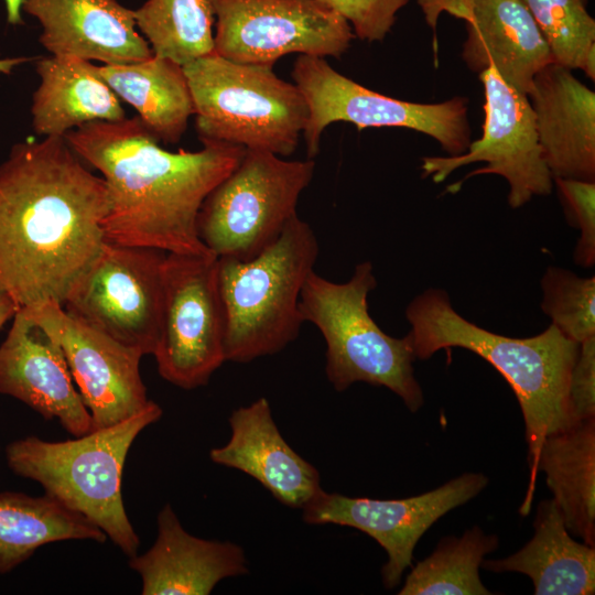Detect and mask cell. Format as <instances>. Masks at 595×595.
Masks as SVG:
<instances>
[{"instance_id":"cell-22","label":"cell","mask_w":595,"mask_h":595,"mask_svg":"<svg viewBox=\"0 0 595 595\" xmlns=\"http://www.w3.org/2000/svg\"><path fill=\"white\" fill-rule=\"evenodd\" d=\"M36 73L40 84L31 105L32 127L36 134L64 137L90 122L126 118L121 100L91 62L51 55L40 58Z\"/></svg>"},{"instance_id":"cell-14","label":"cell","mask_w":595,"mask_h":595,"mask_svg":"<svg viewBox=\"0 0 595 595\" xmlns=\"http://www.w3.org/2000/svg\"><path fill=\"white\" fill-rule=\"evenodd\" d=\"M488 484L482 473H465L428 493L403 499L347 497L321 489L302 509L311 524H338L358 529L387 552L381 569L387 589L396 587L412 566L421 537L441 517L468 502Z\"/></svg>"},{"instance_id":"cell-15","label":"cell","mask_w":595,"mask_h":595,"mask_svg":"<svg viewBox=\"0 0 595 595\" xmlns=\"http://www.w3.org/2000/svg\"><path fill=\"white\" fill-rule=\"evenodd\" d=\"M22 311L61 346L93 430L123 421L150 403L139 369L141 354L77 321L56 302Z\"/></svg>"},{"instance_id":"cell-27","label":"cell","mask_w":595,"mask_h":595,"mask_svg":"<svg viewBox=\"0 0 595 595\" xmlns=\"http://www.w3.org/2000/svg\"><path fill=\"white\" fill-rule=\"evenodd\" d=\"M495 534L479 527L462 537H445L435 550L416 563L405 577L399 595H489L482 583L479 567L485 555L498 548Z\"/></svg>"},{"instance_id":"cell-2","label":"cell","mask_w":595,"mask_h":595,"mask_svg":"<svg viewBox=\"0 0 595 595\" xmlns=\"http://www.w3.org/2000/svg\"><path fill=\"white\" fill-rule=\"evenodd\" d=\"M64 138L106 183L105 241L166 253H212L197 234L198 212L239 163L245 148L202 142L198 151L171 152L159 145L138 116L90 122Z\"/></svg>"},{"instance_id":"cell-36","label":"cell","mask_w":595,"mask_h":595,"mask_svg":"<svg viewBox=\"0 0 595 595\" xmlns=\"http://www.w3.org/2000/svg\"><path fill=\"white\" fill-rule=\"evenodd\" d=\"M7 11V21L12 25L23 24L22 6L24 0H3Z\"/></svg>"},{"instance_id":"cell-19","label":"cell","mask_w":595,"mask_h":595,"mask_svg":"<svg viewBox=\"0 0 595 595\" xmlns=\"http://www.w3.org/2000/svg\"><path fill=\"white\" fill-rule=\"evenodd\" d=\"M543 160L553 178L595 181V93L556 63L527 95Z\"/></svg>"},{"instance_id":"cell-24","label":"cell","mask_w":595,"mask_h":595,"mask_svg":"<svg viewBox=\"0 0 595 595\" xmlns=\"http://www.w3.org/2000/svg\"><path fill=\"white\" fill-rule=\"evenodd\" d=\"M99 76L120 100L132 106L159 141L177 143L194 115L183 66L156 56L120 65L97 66Z\"/></svg>"},{"instance_id":"cell-11","label":"cell","mask_w":595,"mask_h":595,"mask_svg":"<svg viewBox=\"0 0 595 595\" xmlns=\"http://www.w3.org/2000/svg\"><path fill=\"white\" fill-rule=\"evenodd\" d=\"M215 255L166 253L159 338L160 376L182 389L205 386L225 359V312Z\"/></svg>"},{"instance_id":"cell-3","label":"cell","mask_w":595,"mask_h":595,"mask_svg":"<svg viewBox=\"0 0 595 595\" xmlns=\"http://www.w3.org/2000/svg\"><path fill=\"white\" fill-rule=\"evenodd\" d=\"M405 317L415 359L426 360L441 349L465 348L488 361L510 385L526 426L530 477L519 512L528 515L543 441L577 423L569 399V380L580 344L553 324L527 338L487 331L458 314L447 292L435 288L416 295L408 304Z\"/></svg>"},{"instance_id":"cell-1","label":"cell","mask_w":595,"mask_h":595,"mask_svg":"<svg viewBox=\"0 0 595 595\" xmlns=\"http://www.w3.org/2000/svg\"><path fill=\"white\" fill-rule=\"evenodd\" d=\"M107 186L64 137L28 138L0 163V289L19 310L62 305L99 252Z\"/></svg>"},{"instance_id":"cell-28","label":"cell","mask_w":595,"mask_h":595,"mask_svg":"<svg viewBox=\"0 0 595 595\" xmlns=\"http://www.w3.org/2000/svg\"><path fill=\"white\" fill-rule=\"evenodd\" d=\"M133 15L156 56L183 66L214 52L212 0H148Z\"/></svg>"},{"instance_id":"cell-9","label":"cell","mask_w":595,"mask_h":595,"mask_svg":"<svg viewBox=\"0 0 595 595\" xmlns=\"http://www.w3.org/2000/svg\"><path fill=\"white\" fill-rule=\"evenodd\" d=\"M291 76L309 108L303 130L307 159L320 152L326 127L336 121L358 129L394 127L434 138L450 155L464 153L470 141L468 99L454 97L422 104L388 97L335 71L325 57L300 54Z\"/></svg>"},{"instance_id":"cell-10","label":"cell","mask_w":595,"mask_h":595,"mask_svg":"<svg viewBox=\"0 0 595 595\" xmlns=\"http://www.w3.org/2000/svg\"><path fill=\"white\" fill-rule=\"evenodd\" d=\"M166 252L104 241L62 307L87 326L153 355L160 329Z\"/></svg>"},{"instance_id":"cell-20","label":"cell","mask_w":595,"mask_h":595,"mask_svg":"<svg viewBox=\"0 0 595 595\" xmlns=\"http://www.w3.org/2000/svg\"><path fill=\"white\" fill-rule=\"evenodd\" d=\"M229 423L228 443L209 452L214 463L251 476L292 508H303L322 489L318 470L282 437L264 397L236 409Z\"/></svg>"},{"instance_id":"cell-12","label":"cell","mask_w":595,"mask_h":595,"mask_svg":"<svg viewBox=\"0 0 595 595\" xmlns=\"http://www.w3.org/2000/svg\"><path fill=\"white\" fill-rule=\"evenodd\" d=\"M214 52L244 64L267 65L290 53L339 58L355 34L321 0H212Z\"/></svg>"},{"instance_id":"cell-23","label":"cell","mask_w":595,"mask_h":595,"mask_svg":"<svg viewBox=\"0 0 595 595\" xmlns=\"http://www.w3.org/2000/svg\"><path fill=\"white\" fill-rule=\"evenodd\" d=\"M532 539L516 553L485 560L480 567L529 576L536 595H589L595 592V547L570 536L559 506L542 500L537 509Z\"/></svg>"},{"instance_id":"cell-17","label":"cell","mask_w":595,"mask_h":595,"mask_svg":"<svg viewBox=\"0 0 595 595\" xmlns=\"http://www.w3.org/2000/svg\"><path fill=\"white\" fill-rule=\"evenodd\" d=\"M443 12L465 21L462 57L477 74L493 67L505 83L528 95L537 73L553 63L522 0H453Z\"/></svg>"},{"instance_id":"cell-30","label":"cell","mask_w":595,"mask_h":595,"mask_svg":"<svg viewBox=\"0 0 595 595\" xmlns=\"http://www.w3.org/2000/svg\"><path fill=\"white\" fill-rule=\"evenodd\" d=\"M541 309L569 339L581 344L595 336V278L549 267L542 279Z\"/></svg>"},{"instance_id":"cell-13","label":"cell","mask_w":595,"mask_h":595,"mask_svg":"<svg viewBox=\"0 0 595 595\" xmlns=\"http://www.w3.org/2000/svg\"><path fill=\"white\" fill-rule=\"evenodd\" d=\"M479 79L485 95V121L482 137L470 142L459 155L424 156V177L443 182L456 169L484 162L462 181L447 186L448 193L459 191L469 177L496 174L509 185L508 204L519 208L536 195H549L553 177L543 160L528 96L505 83L495 68L482 72Z\"/></svg>"},{"instance_id":"cell-25","label":"cell","mask_w":595,"mask_h":595,"mask_svg":"<svg viewBox=\"0 0 595 595\" xmlns=\"http://www.w3.org/2000/svg\"><path fill=\"white\" fill-rule=\"evenodd\" d=\"M538 472L574 536L595 547V418L545 437Z\"/></svg>"},{"instance_id":"cell-21","label":"cell","mask_w":595,"mask_h":595,"mask_svg":"<svg viewBox=\"0 0 595 595\" xmlns=\"http://www.w3.org/2000/svg\"><path fill=\"white\" fill-rule=\"evenodd\" d=\"M129 566L141 577L143 595H208L216 584L248 573L244 550L231 542L190 534L171 505L158 515V536Z\"/></svg>"},{"instance_id":"cell-29","label":"cell","mask_w":595,"mask_h":595,"mask_svg":"<svg viewBox=\"0 0 595 595\" xmlns=\"http://www.w3.org/2000/svg\"><path fill=\"white\" fill-rule=\"evenodd\" d=\"M542 36L553 62L571 71L582 69L595 78V20L588 0H522Z\"/></svg>"},{"instance_id":"cell-35","label":"cell","mask_w":595,"mask_h":595,"mask_svg":"<svg viewBox=\"0 0 595 595\" xmlns=\"http://www.w3.org/2000/svg\"><path fill=\"white\" fill-rule=\"evenodd\" d=\"M19 311L13 300L0 289V328Z\"/></svg>"},{"instance_id":"cell-16","label":"cell","mask_w":595,"mask_h":595,"mask_svg":"<svg viewBox=\"0 0 595 595\" xmlns=\"http://www.w3.org/2000/svg\"><path fill=\"white\" fill-rule=\"evenodd\" d=\"M0 345V393L11 396L71 434L93 430L58 343L22 310Z\"/></svg>"},{"instance_id":"cell-7","label":"cell","mask_w":595,"mask_h":595,"mask_svg":"<svg viewBox=\"0 0 595 595\" xmlns=\"http://www.w3.org/2000/svg\"><path fill=\"white\" fill-rule=\"evenodd\" d=\"M201 142L292 154L303 134L307 104L295 84L271 66L244 64L212 52L183 65Z\"/></svg>"},{"instance_id":"cell-26","label":"cell","mask_w":595,"mask_h":595,"mask_svg":"<svg viewBox=\"0 0 595 595\" xmlns=\"http://www.w3.org/2000/svg\"><path fill=\"white\" fill-rule=\"evenodd\" d=\"M106 539L97 526L46 494L0 493V574L12 571L45 544Z\"/></svg>"},{"instance_id":"cell-8","label":"cell","mask_w":595,"mask_h":595,"mask_svg":"<svg viewBox=\"0 0 595 595\" xmlns=\"http://www.w3.org/2000/svg\"><path fill=\"white\" fill-rule=\"evenodd\" d=\"M314 169L313 159L286 161L271 152L246 149L201 206L196 223L201 241L217 257L252 259L298 215L299 197Z\"/></svg>"},{"instance_id":"cell-37","label":"cell","mask_w":595,"mask_h":595,"mask_svg":"<svg viewBox=\"0 0 595 595\" xmlns=\"http://www.w3.org/2000/svg\"><path fill=\"white\" fill-rule=\"evenodd\" d=\"M32 61V58L26 56H14V57H0V73L4 75H10L13 69L20 66L23 63Z\"/></svg>"},{"instance_id":"cell-5","label":"cell","mask_w":595,"mask_h":595,"mask_svg":"<svg viewBox=\"0 0 595 595\" xmlns=\"http://www.w3.org/2000/svg\"><path fill=\"white\" fill-rule=\"evenodd\" d=\"M317 256L313 229L295 215L279 238L252 259L218 257L226 361L249 363L296 339L304 323L300 295Z\"/></svg>"},{"instance_id":"cell-6","label":"cell","mask_w":595,"mask_h":595,"mask_svg":"<svg viewBox=\"0 0 595 595\" xmlns=\"http://www.w3.org/2000/svg\"><path fill=\"white\" fill-rule=\"evenodd\" d=\"M376 285L369 261L358 263L343 283L313 270L301 291L300 312L326 342L325 372L335 390L344 391L358 381L386 387L414 413L424 397L414 376L410 336L392 337L372 320L368 294Z\"/></svg>"},{"instance_id":"cell-18","label":"cell","mask_w":595,"mask_h":595,"mask_svg":"<svg viewBox=\"0 0 595 595\" xmlns=\"http://www.w3.org/2000/svg\"><path fill=\"white\" fill-rule=\"evenodd\" d=\"M22 11L40 22L39 41L51 55L104 65L130 64L153 56L137 28L133 10L117 0H24Z\"/></svg>"},{"instance_id":"cell-34","label":"cell","mask_w":595,"mask_h":595,"mask_svg":"<svg viewBox=\"0 0 595 595\" xmlns=\"http://www.w3.org/2000/svg\"><path fill=\"white\" fill-rule=\"evenodd\" d=\"M453 0H418L426 23L435 30L437 20L444 8Z\"/></svg>"},{"instance_id":"cell-31","label":"cell","mask_w":595,"mask_h":595,"mask_svg":"<svg viewBox=\"0 0 595 595\" xmlns=\"http://www.w3.org/2000/svg\"><path fill=\"white\" fill-rule=\"evenodd\" d=\"M567 210L570 224L580 230L574 249L577 266L589 268L595 262V182L553 178Z\"/></svg>"},{"instance_id":"cell-32","label":"cell","mask_w":595,"mask_h":595,"mask_svg":"<svg viewBox=\"0 0 595 595\" xmlns=\"http://www.w3.org/2000/svg\"><path fill=\"white\" fill-rule=\"evenodd\" d=\"M342 15L355 37L380 42L391 31L397 13L410 0H321Z\"/></svg>"},{"instance_id":"cell-4","label":"cell","mask_w":595,"mask_h":595,"mask_svg":"<svg viewBox=\"0 0 595 595\" xmlns=\"http://www.w3.org/2000/svg\"><path fill=\"white\" fill-rule=\"evenodd\" d=\"M154 401L134 415L74 440L28 436L6 448L10 469L37 482L45 494L97 526L126 555L140 540L123 506L122 472L139 433L162 416Z\"/></svg>"},{"instance_id":"cell-33","label":"cell","mask_w":595,"mask_h":595,"mask_svg":"<svg viewBox=\"0 0 595 595\" xmlns=\"http://www.w3.org/2000/svg\"><path fill=\"white\" fill-rule=\"evenodd\" d=\"M569 399L577 422L595 418V336L580 344L570 375Z\"/></svg>"}]
</instances>
